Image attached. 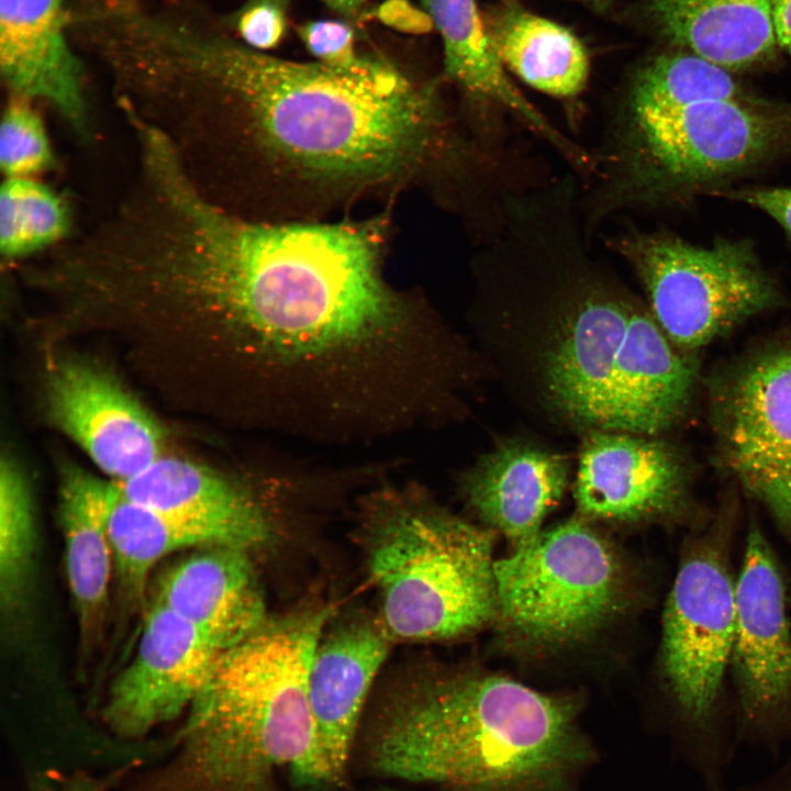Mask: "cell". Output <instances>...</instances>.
I'll return each instance as SVG.
<instances>
[{"label": "cell", "mask_w": 791, "mask_h": 791, "mask_svg": "<svg viewBox=\"0 0 791 791\" xmlns=\"http://www.w3.org/2000/svg\"><path fill=\"white\" fill-rule=\"evenodd\" d=\"M382 244L377 221L238 216L182 175L138 224L130 272L157 325L192 330L265 378L353 386L403 363L416 336L411 308L383 279Z\"/></svg>", "instance_id": "cell-1"}, {"label": "cell", "mask_w": 791, "mask_h": 791, "mask_svg": "<svg viewBox=\"0 0 791 791\" xmlns=\"http://www.w3.org/2000/svg\"><path fill=\"white\" fill-rule=\"evenodd\" d=\"M570 182L514 196L476 264L503 350L554 417L655 436L691 402L695 370L649 309L597 261Z\"/></svg>", "instance_id": "cell-2"}, {"label": "cell", "mask_w": 791, "mask_h": 791, "mask_svg": "<svg viewBox=\"0 0 791 791\" xmlns=\"http://www.w3.org/2000/svg\"><path fill=\"white\" fill-rule=\"evenodd\" d=\"M142 52L161 88H209L230 108L266 185L285 198L334 201L467 151L449 141L435 88L385 59L347 75L159 15L144 26Z\"/></svg>", "instance_id": "cell-3"}, {"label": "cell", "mask_w": 791, "mask_h": 791, "mask_svg": "<svg viewBox=\"0 0 791 791\" xmlns=\"http://www.w3.org/2000/svg\"><path fill=\"white\" fill-rule=\"evenodd\" d=\"M576 701L497 675L420 684L374 729L370 765L447 791H580L598 751Z\"/></svg>", "instance_id": "cell-4"}, {"label": "cell", "mask_w": 791, "mask_h": 791, "mask_svg": "<svg viewBox=\"0 0 791 791\" xmlns=\"http://www.w3.org/2000/svg\"><path fill=\"white\" fill-rule=\"evenodd\" d=\"M330 616V608L313 606L267 617L218 656L161 791H275L281 770L327 784L308 676Z\"/></svg>", "instance_id": "cell-5"}, {"label": "cell", "mask_w": 791, "mask_h": 791, "mask_svg": "<svg viewBox=\"0 0 791 791\" xmlns=\"http://www.w3.org/2000/svg\"><path fill=\"white\" fill-rule=\"evenodd\" d=\"M611 132L599 185L583 205L588 235L620 211L684 207L791 157V102L706 101L612 121Z\"/></svg>", "instance_id": "cell-6"}, {"label": "cell", "mask_w": 791, "mask_h": 791, "mask_svg": "<svg viewBox=\"0 0 791 791\" xmlns=\"http://www.w3.org/2000/svg\"><path fill=\"white\" fill-rule=\"evenodd\" d=\"M494 532L411 497L383 499L364 547L382 626L402 640L474 633L498 615Z\"/></svg>", "instance_id": "cell-7"}, {"label": "cell", "mask_w": 791, "mask_h": 791, "mask_svg": "<svg viewBox=\"0 0 791 791\" xmlns=\"http://www.w3.org/2000/svg\"><path fill=\"white\" fill-rule=\"evenodd\" d=\"M608 245L632 267L654 319L683 354L786 301L749 238L702 246L667 231L626 227Z\"/></svg>", "instance_id": "cell-8"}, {"label": "cell", "mask_w": 791, "mask_h": 791, "mask_svg": "<svg viewBox=\"0 0 791 791\" xmlns=\"http://www.w3.org/2000/svg\"><path fill=\"white\" fill-rule=\"evenodd\" d=\"M498 615L519 636L549 645L579 640L615 613L623 571L613 547L582 520L542 530L494 560Z\"/></svg>", "instance_id": "cell-9"}, {"label": "cell", "mask_w": 791, "mask_h": 791, "mask_svg": "<svg viewBox=\"0 0 791 791\" xmlns=\"http://www.w3.org/2000/svg\"><path fill=\"white\" fill-rule=\"evenodd\" d=\"M662 661L672 699L692 731L691 759L712 791H720L724 748L710 725L733 653L735 584L711 549L681 565L664 613Z\"/></svg>", "instance_id": "cell-10"}, {"label": "cell", "mask_w": 791, "mask_h": 791, "mask_svg": "<svg viewBox=\"0 0 791 791\" xmlns=\"http://www.w3.org/2000/svg\"><path fill=\"white\" fill-rule=\"evenodd\" d=\"M44 402L51 422L114 482L165 455L164 430L108 370L74 356L51 361Z\"/></svg>", "instance_id": "cell-11"}, {"label": "cell", "mask_w": 791, "mask_h": 791, "mask_svg": "<svg viewBox=\"0 0 791 791\" xmlns=\"http://www.w3.org/2000/svg\"><path fill=\"white\" fill-rule=\"evenodd\" d=\"M732 655L746 732L771 740L791 706V633L781 577L758 528L748 534L735 584Z\"/></svg>", "instance_id": "cell-12"}, {"label": "cell", "mask_w": 791, "mask_h": 791, "mask_svg": "<svg viewBox=\"0 0 791 791\" xmlns=\"http://www.w3.org/2000/svg\"><path fill=\"white\" fill-rule=\"evenodd\" d=\"M221 653L154 600L135 654L111 686L105 721L122 735L140 736L188 712Z\"/></svg>", "instance_id": "cell-13"}, {"label": "cell", "mask_w": 791, "mask_h": 791, "mask_svg": "<svg viewBox=\"0 0 791 791\" xmlns=\"http://www.w3.org/2000/svg\"><path fill=\"white\" fill-rule=\"evenodd\" d=\"M713 412L724 459L746 484L791 480V350L758 355L728 372Z\"/></svg>", "instance_id": "cell-14"}, {"label": "cell", "mask_w": 791, "mask_h": 791, "mask_svg": "<svg viewBox=\"0 0 791 791\" xmlns=\"http://www.w3.org/2000/svg\"><path fill=\"white\" fill-rule=\"evenodd\" d=\"M686 482L684 460L668 444L640 434L591 431L581 446L573 495L586 516L636 522L675 510Z\"/></svg>", "instance_id": "cell-15"}, {"label": "cell", "mask_w": 791, "mask_h": 791, "mask_svg": "<svg viewBox=\"0 0 791 791\" xmlns=\"http://www.w3.org/2000/svg\"><path fill=\"white\" fill-rule=\"evenodd\" d=\"M114 484L123 498L201 534L212 547L248 552L271 536L265 511L244 488L186 458L165 454Z\"/></svg>", "instance_id": "cell-16"}, {"label": "cell", "mask_w": 791, "mask_h": 791, "mask_svg": "<svg viewBox=\"0 0 791 791\" xmlns=\"http://www.w3.org/2000/svg\"><path fill=\"white\" fill-rule=\"evenodd\" d=\"M66 0H0V70L13 97L49 104L81 137L89 115Z\"/></svg>", "instance_id": "cell-17"}, {"label": "cell", "mask_w": 791, "mask_h": 791, "mask_svg": "<svg viewBox=\"0 0 791 791\" xmlns=\"http://www.w3.org/2000/svg\"><path fill=\"white\" fill-rule=\"evenodd\" d=\"M390 639L382 625L355 621L322 636L314 650L308 697L327 784L345 776L359 717Z\"/></svg>", "instance_id": "cell-18"}, {"label": "cell", "mask_w": 791, "mask_h": 791, "mask_svg": "<svg viewBox=\"0 0 791 791\" xmlns=\"http://www.w3.org/2000/svg\"><path fill=\"white\" fill-rule=\"evenodd\" d=\"M568 463L526 439H506L465 475L463 489L475 513L514 548L533 539L568 483Z\"/></svg>", "instance_id": "cell-19"}, {"label": "cell", "mask_w": 791, "mask_h": 791, "mask_svg": "<svg viewBox=\"0 0 791 791\" xmlns=\"http://www.w3.org/2000/svg\"><path fill=\"white\" fill-rule=\"evenodd\" d=\"M155 601L188 622L220 651L266 620L263 591L247 552L204 547L168 569Z\"/></svg>", "instance_id": "cell-20"}, {"label": "cell", "mask_w": 791, "mask_h": 791, "mask_svg": "<svg viewBox=\"0 0 791 791\" xmlns=\"http://www.w3.org/2000/svg\"><path fill=\"white\" fill-rule=\"evenodd\" d=\"M444 46L445 75L474 101L498 105L520 116L556 148L573 168H582L590 153L547 121L515 88L489 37L476 0H421Z\"/></svg>", "instance_id": "cell-21"}, {"label": "cell", "mask_w": 791, "mask_h": 791, "mask_svg": "<svg viewBox=\"0 0 791 791\" xmlns=\"http://www.w3.org/2000/svg\"><path fill=\"white\" fill-rule=\"evenodd\" d=\"M773 8L775 0H644L645 15L661 37L727 70L773 56Z\"/></svg>", "instance_id": "cell-22"}, {"label": "cell", "mask_w": 791, "mask_h": 791, "mask_svg": "<svg viewBox=\"0 0 791 791\" xmlns=\"http://www.w3.org/2000/svg\"><path fill=\"white\" fill-rule=\"evenodd\" d=\"M114 494L113 481L107 482L73 464L62 467L58 511L66 576L81 633L87 637L101 625L114 569L109 535Z\"/></svg>", "instance_id": "cell-23"}, {"label": "cell", "mask_w": 791, "mask_h": 791, "mask_svg": "<svg viewBox=\"0 0 791 791\" xmlns=\"http://www.w3.org/2000/svg\"><path fill=\"white\" fill-rule=\"evenodd\" d=\"M483 19L500 62L525 83L560 99L584 90L590 59L570 30L532 13L519 0H498Z\"/></svg>", "instance_id": "cell-24"}, {"label": "cell", "mask_w": 791, "mask_h": 791, "mask_svg": "<svg viewBox=\"0 0 791 791\" xmlns=\"http://www.w3.org/2000/svg\"><path fill=\"white\" fill-rule=\"evenodd\" d=\"M750 97L729 70L688 51L658 55L632 76L613 121L659 116L692 104Z\"/></svg>", "instance_id": "cell-25"}, {"label": "cell", "mask_w": 791, "mask_h": 791, "mask_svg": "<svg viewBox=\"0 0 791 791\" xmlns=\"http://www.w3.org/2000/svg\"><path fill=\"white\" fill-rule=\"evenodd\" d=\"M109 535L116 576L132 598L142 597L149 572L165 556L189 547H212L201 534L123 498L116 487Z\"/></svg>", "instance_id": "cell-26"}, {"label": "cell", "mask_w": 791, "mask_h": 791, "mask_svg": "<svg viewBox=\"0 0 791 791\" xmlns=\"http://www.w3.org/2000/svg\"><path fill=\"white\" fill-rule=\"evenodd\" d=\"M64 198L34 177H10L0 190V252L15 261L55 246L70 229Z\"/></svg>", "instance_id": "cell-27"}, {"label": "cell", "mask_w": 791, "mask_h": 791, "mask_svg": "<svg viewBox=\"0 0 791 791\" xmlns=\"http://www.w3.org/2000/svg\"><path fill=\"white\" fill-rule=\"evenodd\" d=\"M26 475L15 457L0 461V591L11 606L21 589L34 548L35 524Z\"/></svg>", "instance_id": "cell-28"}, {"label": "cell", "mask_w": 791, "mask_h": 791, "mask_svg": "<svg viewBox=\"0 0 791 791\" xmlns=\"http://www.w3.org/2000/svg\"><path fill=\"white\" fill-rule=\"evenodd\" d=\"M54 164L44 123L31 101L13 97L0 125V167L5 176L34 177Z\"/></svg>", "instance_id": "cell-29"}, {"label": "cell", "mask_w": 791, "mask_h": 791, "mask_svg": "<svg viewBox=\"0 0 791 791\" xmlns=\"http://www.w3.org/2000/svg\"><path fill=\"white\" fill-rule=\"evenodd\" d=\"M297 31L316 63L335 71L361 76L372 71L381 62L379 57L361 56L356 51L354 31L343 21H308Z\"/></svg>", "instance_id": "cell-30"}, {"label": "cell", "mask_w": 791, "mask_h": 791, "mask_svg": "<svg viewBox=\"0 0 791 791\" xmlns=\"http://www.w3.org/2000/svg\"><path fill=\"white\" fill-rule=\"evenodd\" d=\"M290 0H247L231 18L241 42L264 52L280 44L287 31Z\"/></svg>", "instance_id": "cell-31"}, {"label": "cell", "mask_w": 791, "mask_h": 791, "mask_svg": "<svg viewBox=\"0 0 791 791\" xmlns=\"http://www.w3.org/2000/svg\"><path fill=\"white\" fill-rule=\"evenodd\" d=\"M712 197L740 202L766 213L791 242V186H732L715 191Z\"/></svg>", "instance_id": "cell-32"}, {"label": "cell", "mask_w": 791, "mask_h": 791, "mask_svg": "<svg viewBox=\"0 0 791 791\" xmlns=\"http://www.w3.org/2000/svg\"><path fill=\"white\" fill-rule=\"evenodd\" d=\"M369 16L406 34H425L434 26L430 14L409 0H385L371 10Z\"/></svg>", "instance_id": "cell-33"}, {"label": "cell", "mask_w": 791, "mask_h": 791, "mask_svg": "<svg viewBox=\"0 0 791 791\" xmlns=\"http://www.w3.org/2000/svg\"><path fill=\"white\" fill-rule=\"evenodd\" d=\"M773 23L778 45L791 56V0H775Z\"/></svg>", "instance_id": "cell-34"}, {"label": "cell", "mask_w": 791, "mask_h": 791, "mask_svg": "<svg viewBox=\"0 0 791 791\" xmlns=\"http://www.w3.org/2000/svg\"><path fill=\"white\" fill-rule=\"evenodd\" d=\"M332 10L346 18H356L360 15V9L366 0H321Z\"/></svg>", "instance_id": "cell-35"}, {"label": "cell", "mask_w": 791, "mask_h": 791, "mask_svg": "<svg viewBox=\"0 0 791 791\" xmlns=\"http://www.w3.org/2000/svg\"><path fill=\"white\" fill-rule=\"evenodd\" d=\"M588 1L594 2V3H602V2H605L606 0H588Z\"/></svg>", "instance_id": "cell-36"}, {"label": "cell", "mask_w": 791, "mask_h": 791, "mask_svg": "<svg viewBox=\"0 0 791 791\" xmlns=\"http://www.w3.org/2000/svg\"><path fill=\"white\" fill-rule=\"evenodd\" d=\"M383 791H398V790H383Z\"/></svg>", "instance_id": "cell-37"}]
</instances>
